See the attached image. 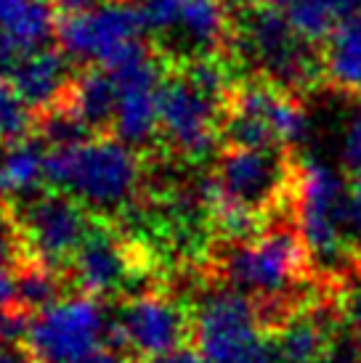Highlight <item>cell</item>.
<instances>
[{
  "label": "cell",
  "instance_id": "obj_1",
  "mask_svg": "<svg viewBox=\"0 0 361 363\" xmlns=\"http://www.w3.org/2000/svg\"><path fill=\"white\" fill-rule=\"evenodd\" d=\"M45 183L72 194L93 215L120 218L146 196V160L117 135L48 149Z\"/></svg>",
  "mask_w": 361,
  "mask_h": 363
},
{
  "label": "cell",
  "instance_id": "obj_28",
  "mask_svg": "<svg viewBox=\"0 0 361 363\" xmlns=\"http://www.w3.org/2000/svg\"><path fill=\"white\" fill-rule=\"evenodd\" d=\"M6 152H9V143L0 141V202H9V191H6Z\"/></svg>",
  "mask_w": 361,
  "mask_h": 363
},
{
  "label": "cell",
  "instance_id": "obj_16",
  "mask_svg": "<svg viewBox=\"0 0 361 363\" xmlns=\"http://www.w3.org/2000/svg\"><path fill=\"white\" fill-rule=\"evenodd\" d=\"M48 146L41 135H30L24 141L9 143L6 152V191L11 199H27L41 191V183H45V152Z\"/></svg>",
  "mask_w": 361,
  "mask_h": 363
},
{
  "label": "cell",
  "instance_id": "obj_2",
  "mask_svg": "<svg viewBox=\"0 0 361 363\" xmlns=\"http://www.w3.org/2000/svg\"><path fill=\"white\" fill-rule=\"evenodd\" d=\"M229 56L250 74L266 77L279 88L303 93L324 82L321 48L292 27L290 16L276 6L255 3L234 13Z\"/></svg>",
  "mask_w": 361,
  "mask_h": 363
},
{
  "label": "cell",
  "instance_id": "obj_21",
  "mask_svg": "<svg viewBox=\"0 0 361 363\" xmlns=\"http://www.w3.org/2000/svg\"><path fill=\"white\" fill-rule=\"evenodd\" d=\"M343 315L348 326V337L361 347V268L351 276V281L343 294Z\"/></svg>",
  "mask_w": 361,
  "mask_h": 363
},
{
  "label": "cell",
  "instance_id": "obj_24",
  "mask_svg": "<svg viewBox=\"0 0 361 363\" xmlns=\"http://www.w3.org/2000/svg\"><path fill=\"white\" fill-rule=\"evenodd\" d=\"M361 355V347L356 342H335L330 353L319 358L316 363H356V358Z\"/></svg>",
  "mask_w": 361,
  "mask_h": 363
},
{
  "label": "cell",
  "instance_id": "obj_12",
  "mask_svg": "<svg viewBox=\"0 0 361 363\" xmlns=\"http://www.w3.org/2000/svg\"><path fill=\"white\" fill-rule=\"evenodd\" d=\"M61 106H67L90 135H112L117 114V85L112 72L104 67H80Z\"/></svg>",
  "mask_w": 361,
  "mask_h": 363
},
{
  "label": "cell",
  "instance_id": "obj_4",
  "mask_svg": "<svg viewBox=\"0 0 361 363\" xmlns=\"http://www.w3.org/2000/svg\"><path fill=\"white\" fill-rule=\"evenodd\" d=\"M298 162L301 160H295V149L287 146H223L210 175L221 196L258 212L266 220H271V215L292 218Z\"/></svg>",
  "mask_w": 361,
  "mask_h": 363
},
{
  "label": "cell",
  "instance_id": "obj_17",
  "mask_svg": "<svg viewBox=\"0 0 361 363\" xmlns=\"http://www.w3.org/2000/svg\"><path fill=\"white\" fill-rule=\"evenodd\" d=\"M67 284H70L67 273L56 271L35 257H27L16 268V308L27 315L45 311L53 303H59Z\"/></svg>",
  "mask_w": 361,
  "mask_h": 363
},
{
  "label": "cell",
  "instance_id": "obj_3",
  "mask_svg": "<svg viewBox=\"0 0 361 363\" xmlns=\"http://www.w3.org/2000/svg\"><path fill=\"white\" fill-rule=\"evenodd\" d=\"M149 24L131 0H107L85 11L59 13L56 45L80 67L114 69L154 48Z\"/></svg>",
  "mask_w": 361,
  "mask_h": 363
},
{
  "label": "cell",
  "instance_id": "obj_11",
  "mask_svg": "<svg viewBox=\"0 0 361 363\" xmlns=\"http://www.w3.org/2000/svg\"><path fill=\"white\" fill-rule=\"evenodd\" d=\"M72 64L75 61L61 48L43 45V48L24 53L6 77L14 82V88L27 101V106L41 117L43 111L56 109L67 101L72 80L77 74Z\"/></svg>",
  "mask_w": 361,
  "mask_h": 363
},
{
  "label": "cell",
  "instance_id": "obj_22",
  "mask_svg": "<svg viewBox=\"0 0 361 363\" xmlns=\"http://www.w3.org/2000/svg\"><path fill=\"white\" fill-rule=\"evenodd\" d=\"M16 268L19 262L0 252V311L16 308Z\"/></svg>",
  "mask_w": 361,
  "mask_h": 363
},
{
  "label": "cell",
  "instance_id": "obj_9",
  "mask_svg": "<svg viewBox=\"0 0 361 363\" xmlns=\"http://www.w3.org/2000/svg\"><path fill=\"white\" fill-rule=\"evenodd\" d=\"M168 67L171 64L154 43L151 51L109 69L117 85V114L112 135L141 152L160 141V91Z\"/></svg>",
  "mask_w": 361,
  "mask_h": 363
},
{
  "label": "cell",
  "instance_id": "obj_29",
  "mask_svg": "<svg viewBox=\"0 0 361 363\" xmlns=\"http://www.w3.org/2000/svg\"><path fill=\"white\" fill-rule=\"evenodd\" d=\"M226 6H229L234 13H239V11L250 9V6H255V3H261V0H223Z\"/></svg>",
  "mask_w": 361,
  "mask_h": 363
},
{
  "label": "cell",
  "instance_id": "obj_26",
  "mask_svg": "<svg viewBox=\"0 0 361 363\" xmlns=\"http://www.w3.org/2000/svg\"><path fill=\"white\" fill-rule=\"evenodd\" d=\"M85 363H141L139 358H133L131 353H125L120 347H104L96 355H90Z\"/></svg>",
  "mask_w": 361,
  "mask_h": 363
},
{
  "label": "cell",
  "instance_id": "obj_8",
  "mask_svg": "<svg viewBox=\"0 0 361 363\" xmlns=\"http://www.w3.org/2000/svg\"><path fill=\"white\" fill-rule=\"evenodd\" d=\"M14 210L19 215L30 257L61 273H67L72 257L85 242L93 218H96L72 194L53 189V186L48 191H38L16 202Z\"/></svg>",
  "mask_w": 361,
  "mask_h": 363
},
{
  "label": "cell",
  "instance_id": "obj_7",
  "mask_svg": "<svg viewBox=\"0 0 361 363\" xmlns=\"http://www.w3.org/2000/svg\"><path fill=\"white\" fill-rule=\"evenodd\" d=\"M223 104L194 88L176 67H168L160 91V141L186 164H200L221 143Z\"/></svg>",
  "mask_w": 361,
  "mask_h": 363
},
{
  "label": "cell",
  "instance_id": "obj_25",
  "mask_svg": "<svg viewBox=\"0 0 361 363\" xmlns=\"http://www.w3.org/2000/svg\"><path fill=\"white\" fill-rule=\"evenodd\" d=\"M146 363H208L205 358H202V353L197 350V347H180V350H173V353L168 355H160V358H151V361Z\"/></svg>",
  "mask_w": 361,
  "mask_h": 363
},
{
  "label": "cell",
  "instance_id": "obj_14",
  "mask_svg": "<svg viewBox=\"0 0 361 363\" xmlns=\"http://www.w3.org/2000/svg\"><path fill=\"white\" fill-rule=\"evenodd\" d=\"M59 9L53 0H0V38L24 53L50 45L56 38Z\"/></svg>",
  "mask_w": 361,
  "mask_h": 363
},
{
  "label": "cell",
  "instance_id": "obj_27",
  "mask_svg": "<svg viewBox=\"0 0 361 363\" xmlns=\"http://www.w3.org/2000/svg\"><path fill=\"white\" fill-rule=\"evenodd\" d=\"M53 3H56L59 13H72V11H85L93 9V6H101L107 0H53Z\"/></svg>",
  "mask_w": 361,
  "mask_h": 363
},
{
  "label": "cell",
  "instance_id": "obj_19",
  "mask_svg": "<svg viewBox=\"0 0 361 363\" xmlns=\"http://www.w3.org/2000/svg\"><path fill=\"white\" fill-rule=\"evenodd\" d=\"M131 3L139 6L146 24H149V32L157 38V35L168 32L176 24L183 0H131Z\"/></svg>",
  "mask_w": 361,
  "mask_h": 363
},
{
  "label": "cell",
  "instance_id": "obj_23",
  "mask_svg": "<svg viewBox=\"0 0 361 363\" xmlns=\"http://www.w3.org/2000/svg\"><path fill=\"white\" fill-rule=\"evenodd\" d=\"M0 363H41L27 340H0Z\"/></svg>",
  "mask_w": 361,
  "mask_h": 363
},
{
  "label": "cell",
  "instance_id": "obj_6",
  "mask_svg": "<svg viewBox=\"0 0 361 363\" xmlns=\"http://www.w3.org/2000/svg\"><path fill=\"white\" fill-rule=\"evenodd\" d=\"M24 340L41 363H85L112 345V313L93 294L61 297L30 315Z\"/></svg>",
  "mask_w": 361,
  "mask_h": 363
},
{
  "label": "cell",
  "instance_id": "obj_15",
  "mask_svg": "<svg viewBox=\"0 0 361 363\" xmlns=\"http://www.w3.org/2000/svg\"><path fill=\"white\" fill-rule=\"evenodd\" d=\"M281 9L306 40L324 43L345 19L361 13V0H261Z\"/></svg>",
  "mask_w": 361,
  "mask_h": 363
},
{
  "label": "cell",
  "instance_id": "obj_13",
  "mask_svg": "<svg viewBox=\"0 0 361 363\" xmlns=\"http://www.w3.org/2000/svg\"><path fill=\"white\" fill-rule=\"evenodd\" d=\"M324 82L361 101V13L345 19L321 45Z\"/></svg>",
  "mask_w": 361,
  "mask_h": 363
},
{
  "label": "cell",
  "instance_id": "obj_10",
  "mask_svg": "<svg viewBox=\"0 0 361 363\" xmlns=\"http://www.w3.org/2000/svg\"><path fill=\"white\" fill-rule=\"evenodd\" d=\"M234 38V11L223 0H183L178 19L157 35V48L168 64L229 53Z\"/></svg>",
  "mask_w": 361,
  "mask_h": 363
},
{
  "label": "cell",
  "instance_id": "obj_20",
  "mask_svg": "<svg viewBox=\"0 0 361 363\" xmlns=\"http://www.w3.org/2000/svg\"><path fill=\"white\" fill-rule=\"evenodd\" d=\"M343 167L356 175L361 172V106L353 109V114L345 122V130H343Z\"/></svg>",
  "mask_w": 361,
  "mask_h": 363
},
{
  "label": "cell",
  "instance_id": "obj_18",
  "mask_svg": "<svg viewBox=\"0 0 361 363\" xmlns=\"http://www.w3.org/2000/svg\"><path fill=\"white\" fill-rule=\"evenodd\" d=\"M38 114L27 106V101L14 88V82L0 74V141L16 143L35 135Z\"/></svg>",
  "mask_w": 361,
  "mask_h": 363
},
{
  "label": "cell",
  "instance_id": "obj_5",
  "mask_svg": "<svg viewBox=\"0 0 361 363\" xmlns=\"http://www.w3.org/2000/svg\"><path fill=\"white\" fill-rule=\"evenodd\" d=\"M194 342V318L189 300H178L168 286L120 297L112 313V345L141 363L168 355Z\"/></svg>",
  "mask_w": 361,
  "mask_h": 363
}]
</instances>
